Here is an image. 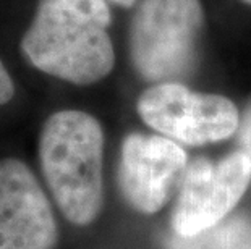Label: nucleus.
Wrapping results in <instances>:
<instances>
[{"label":"nucleus","instance_id":"1","mask_svg":"<svg viewBox=\"0 0 251 249\" xmlns=\"http://www.w3.org/2000/svg\"><path fill=\"white\" fill-rule=\"evenodd\" d=\"M109 0H39L20 50L41 73L91 86L115 67Z\"/></svg>","mask_w":251,"mask_h":249},{"label":"nucleus","instance_id":"2","mask_svg":"<svg viewBox=\"0 0 251 249\" xmlns=\"http://www.w3.org/2000/svg\"><path fill=\"white\" fill-rule=\"evenodd\" d=\"M39 163L44 181L63 217L86 226L104 204V130L83 110H58L39 133Z\"/></svg>","mask_w":251,"mask_h":249},{"label":"nucleus","instance_id":"3","mask_svg":"<svg viewBox=\"0 0 251 249\" xmlns=\"http://www.w3.org/2000/svg\"><path fill=\"white\" fill-rule=\"evenodd\" d=\"M202 26L201 0H138L128 39L133 68L149 83L177 81L195 67Z\"/></svg>","mask_w":251,"mask_h":249},{"label":"nucleus","instance_id":"4","mask_svg":"<svg viewBox=\"0 0 251 249\" xmlns=\"http://www.w3.org/2000/svg\"><path fill=\"white\" fill-rule=\"evenodd\" d=\"M136 112L149 128L186 146L228 139L240 126L232 99L198 92L178 81L152 83L138 97Z\"/></svg>","mask_w":251,"mask_h":249},{"label":"nucleus","instance_id":"5","mask_svg":"<svg viewBox=\"0 0 251 249\" xmlns=\"http://www.w3.org/2000/svg\"><path fill=\"white\" fill-rule=\"evenodd\" d=\"M251 181V160L243 151L209 160L196 158L186 167L172 212V230L193 236L230 214Z\"/></svg>","mask_w":251,"mask_h":249},{"label":"nucleus","instance_id":"6","mask_svg":"<svg viewBox=\"0 0 251 249\" xmlns=\"http://www.w3.org/2000/svg\"><path fill=\"white\" fill-rule=\"evenodd\" d=\"M188 157L177 141L162 135L130 133L120 147L117 181L124 198L141 214H156L181 181Z\"/></svg>","mask_w":251,"mask_h":249},{"label":"nucleus","instance_id":"7","mask_svg":"<svg viewBox=\"0 0 251 249\" xmlns=\"http://www.w3.org/2000/svg\"><path fill=\"white\" fill-rule=\"evenodd\" d=\"M58 226L50 201L23 160H0V249H54Z\"/></svg>","mask_w":251,"mask_h":249},{"label":"nucleus","instance_id":"8","mask_svg":"<svg viewBox=\"0 0 251 249\" xmlns=\"http://www.w3.org/2000/svg\"><path fill=\"white\" fill-rule=\"evenodd\" d=\"M167 249H251V219L230 217L193 236L174 235Z\"/></svg>","mask_w":251,"mask_h":249},{"label":"nucleus","instance_id":"9","mask_svg":"<svg viewBox=\"0 0 251 249\" xmlns=\"http://www.w3.org/2000/svg\"><path fill=\"white\" fill-rule=\"evenodd\" d=\"M15 96V83L10 73L5 67V63L0 58V107L8 104Z\"/></svg>","mask_w":251,"mask_h":249},{"label":"nucleus","instance_id":"10","mask_svg":"<svg viewBox=\"0 0 251 249\" xmlns=\"http://www.w3.org/2000/svg\"><path fill=\"white\" fill-rule=\"evenodd\" d=\"M238 142L240 151H243L251 160V107L248 109L243 121H240L238 126Z\"/></svg>","mask_w":251,"mask_h":249},{"label":"nucleus","instance_id":"11","mask_svg":"<svg viewBox=\"0 0 251 249\" xmlns=\"http://www.w3.org/2000/svg\"><path fill=\"white\" fill-rule=\"evenodd\" d=\"M109 2L117 5V7H122V8H131L138 3V0H109Z\"/></svg>","mask_w":251,"mask_h":249},{"label":"nucleus","instance_id":"12","mask_svg":"<svg viewBox=\"0 0 251 249\" xmlns=\"http://www.w3.org/2000/svg\"><path fill=\"white\" fill-rule=\"evenodd\" d=\"M240 2H243V3H247V5H251V0H240Z\"/></svg>","mask_w":251,"mask_h":249}]
</instances>
